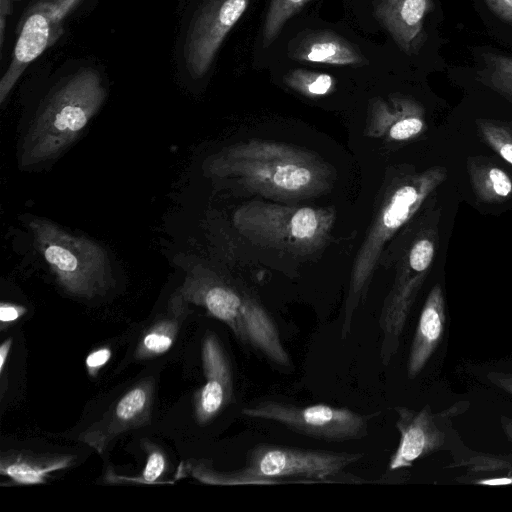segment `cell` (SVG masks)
<instances>
[{"label":"cell","instance_id":"3957f363","mask_svg":"<svg viewBox=\"0 0 512 512\" xmlns=\"http://www.w3.org/2000/svg\"><path fill=\"white\" fill-rule=\"evenodd\" d=\"M106 98L98 71L85 68L53 90L24 137L19 166L36 167L59 157L81 134Z\"/></svg>","mask_w":512,"mask_h":512},{"label":"cell","instance_id":"d6a6232c","mask_svg":"<svg viewBox=\"0 0 512 512\" xmlns=\"http://www.w3.org/2000/svg\"><path fill=\"white\" fill-rule=\"evenodd\" d=\"M11 345H12V339L9 338V339H6L5 341H3L0 346V373L1 374L3 373L5 362L8 358V355H9V352L11 349Z\"/></svg>","mask_w":512,"mask_h":512},{"label":"cell","instance_id":"e0dca14e","mask_svg":"<svg viewBox=\"0 0 512 512\" xmlns=\"http://www.w3.org/2000/svg\"><path fill=\"white\" fill-rule=\"evenodd\" d=\"M242 316L248 345L275 365L291 367L276 323L260 302L247 293H243Z\"/></svg>","mask_w":512,"mask_h":512},{"label":"cell","instance_id":"52a82bcc","mask_svg":"<svg viewBox=\"0 0 512 512\" xmlns=\"http://www.w3.org/2000/svg\"><path fill=\"white\" fill-rule=\"evenodd\" d=\"M241 414L251 419L271 421L322 441L346 442L367 437L369 423L381 411L364 414L324 403L296 405L268 398L242 408Z\"/></svg>","mask_w":512,"mask_h":512},{"label":"cell","instance_id":"cb8c5ba5","mask_svg":"<svg viewBox=\"0 0 512 512\" xmlns=\"http://www.w3.org/2000/svg\"><path fill=\"white\" fill-rule=\"evenodd\" d=\"M309 0H272L265 18L264 46H269L279 35L286 21Z\"/></svg>","mask_w":512,"mask_h":512},{"label":"cell","instance_id":"4fadbf2b","mask_svg":"<svg viewBox=\"0 0 512 512\" xmlns=\"http://www.w3.org/2000/svg\"><path fill=\"white\" fill-rule=\"evenodd\" d=\"M201 354L205 382L195 395L194 405L197 423L206 425L232 401L233 374L225 350L214 333L204 337Z\"/></svg>","mask_w":512,"mask_h":512},{"label":"cell","instance_id":"836d02e7","mask_svg":"<svg viewBox=\"0 0 512 512\" xmlns=\"http://www.w3.org/2000/svg\"><path fill=\"white\" fill-rule=\"evenodd\" d=\"M501 426L502 429L508 438V440L512 443V419L507 417L501 418Z\"/></svg>","mask_w":512,"mask_h":512},{"label":"cell","instance_id":"9a60e30c","mask_svg":"<svg viewBox=\"0 0 512 512\" xmlns=\"http://www.w3.org/2000/svg\"><path fill=\"white\" fill-rule=\"evenodd\" d=\"M446 324L445 300L439 284L430 290L422 307L407 359V376L416 378L440 344Z\"/></svg>","mask_w":512,"mask_h":512},{"label":"cell","instance_id":"f546056e","mask_svg":"<svg viewBox=\"0 0 512 512\" xmlns=\"http://www.w3.org/2000/svg\"><path fill=\"white\" fill-rule=\"evenodd\" d=\"M25 313L26 309L20 305L4 302L0 305V321L3 324L14 322Z\"/></svg>","mask_w":512,"mask_h":512},{"label":"cell","instance_id":"f1b7e54d","mask_svg":"<svg viewBox=\"0 0 512 512\" xmlns=\"http://www.w3.org/2000/svg\"><path fill=\"white\" fill-rule=\"evenodd\" d=\"M485 2L499 18L512 22V0H485Z\"/></svg>","mask_w":512,"mask_h":512},{"label":"cell","instance_id":"4316f807","mask_svg":"<svg viewBox=\"0 0 512 512\" xmlns=\"http://www.w3.org/2000/svg\"><path fill=\"white\" fill-rule=\"evenodd\" d=\"M165 469L166 459L164 454L158 449H150L142 474L130 481L154 484L163 475Z\"/></svg>","mask_w":512,"mask_h":512},{"label":"cell","instance_id":"ba28073f","mask_svg":"<svg viewBox=\"0 0 512 512\" xmlns=\"http://www.w3.org/2000/svg\"><path fill=\"white\" fill-rule=\"evenodd\" d=\"M435 251V238L423 235L413 242L401 261L378 319L382 334L379 357L383 366L390 364L399 349L410 310L429 273Z\"/></svg>","mask_w":512,"mask_h":512},{"label":"cell","instance_id":"83f0119b","mask_svg":"<svg viewBox=\"0 0 512 512\" xmlns=\"http://www.w3.org/2000/svg\"><path fill=\"white\" fill-rule=\"evenodd\" d=\"M111 354V350L106 347L92 351L85 359L88 373L92 376H95L98 371L109 361Z\"/></svg>","mask_w":512,"mask_h":512},{"label":"cell","instance_id":"4dcf8cb0","mask_svg":"<svg viewBox=\"0 0 512 512\" xmlns=\"http://www.w3.org/2000/svg\"><path fill=\"white\" fill-rule=\"evenodd\" d=\"M487 379L499 389L512 395V372L491 371Z\"/></svg>","mask_w":512,"mask_h":512},{"label":"cell","instance_id":"7402d4cb","mask_svg":"<svg viewBox=\"0 0 512 512\" xmlns=\"http://www.w3.org/2000/svg\"><path fill=\"white\" fill-rule=\"evenodd\" d=\"M284 82L291 89L307 97L327 95L335 86V79L331 75L305 69L289 71L284 77Z\"/></svg>","mask_w":512,"mask_h":512},{"label":"cell","instance_id":"2e32d148","mask_svg":"<svg viewBox=\"0 0 512 512\" xmlns=\"http://www.w3.org/2000/svg\"><path fill=\"white\" fill-rule=\"evenodd\" d=\"M432 7V0H382L375 14L399 47L412 54L423 41L424 20Z\"/></svg>","mask_w":512,"mask_h":512},{"label":"cell","instance_id":"9c48e42d","mask_svg":"<svg viewBox=\"0 0 512 512\" xmlns=\"http://www.w3.org/2000/svg\"><path fill=\"white\" fill-rule=\"evenodd\" d=\"M250 0H207L190 24L184 46L186 67L194 78L210 68L224 38L245 12Z\"/></svg>","mask_w":512,"mask_h":512},{"label":"cell","instance_id":"d4e9b609","mask_svg":"<svg viewBox=\"0 0 512 512\" xmlns=\"http://www.w3.org/2000/svg\"><path fill=\"white\" fill-rule=\"evenodd\" d=\"M426 127L424 109L413 99L407 110L389 127L391 140L404 141L421 134Z\"/></svg>","mask_w":512,"mask_h":512},{"label":"cell","instance_id":"7c38bea8","mask_svg":"<svg viewBox=\"0 0 512 512\" xmlns=\"http://www.w3.org/2000/svg\"><path fill=\"white\" fill-rule=\"evenodd\" d=\"M179 295L226 324L237 340L248 345L242 316L243 293L211 273L193 272L187 276Z\"/></svg>","mask_w":512,"mask_h":512},{"label":"cell","instance_id":"7a4b0ae2","mask_svg":"<svg viewBox=\"0 0 512 512\" xmlns=\"http://www.w3.org/2000/svg\"><path fill=\"white\" fill-rule=\"evenodd\" d=\"M365 456L361 452H335L261 443L246 455L245 467L228 473L204 463L188 464V472L210 485H275L284 483L348 482L365 480L344 470Z\"/></svg>","mask_w":512,"mask_h":512},{"label":"cell","instance_id":"ac0fdd59","mask_svg":"<svg viewBox=\"0 0 512 512\" xmlns=\"http://www.w3.org/2000/svg\"><path fill=\"white\" fill-rule=\"evenodd\" d=\"M290 57L330 65H363L364 58L349 42L329 32H313L296 40Z\"/></svg>","mask_w":512,"mask_h":512},{"label":"cell","instance_id":"5b68a950","mask_svg":"<svg viewBox=\"0 0 512 512\" xmlns=\"http://www.w3.org/2000/svg\"><path fill=\"white\" fill-rule=\"evenodd\" d=\"M335 221L332 208L251 201L233 215L237 231L249 241L284 252L306 255L327 241Z\"/></svg>","mask_w":512,"mask_h":512},{"label":"cell","instance_id":"d6986e66","mask_svg":"<svg viewBox=\"0 0 512 512\" xmlns=\"http://www.w3.org/2000/svg\"><path fill=\"white\" fill-rule=\"evenodd\" d=\"M73 456H28L9 454L2 456L0 473L17 484L34 485L46 482L50 473L71 465Z\"/></svg>","mask_w":512,"mask_h":512},{"label":"cell","instance_id":"8992f818","mask_svg":"<svg viewBox=\"0 0 512 512\" xmlns=\"http://www.w3.org/2000/svg\"><path fill=\"white\" fill-rule=\"evenodd\" d=\"M29 226L37 250L66 292L92 298L108 289L111 266L102 246L43 218H33Z\"/></svg>","mask_w":512,"mask_h":512},{"label":"cell","instance_id":"603a6c76","mask_svg":"<svg viewBox=\"0 0 512 512\" xmlns=\"http://www.w3.org/2000/svg\"><path fill=\"white\" fill-rule=\"evenodd\" d=\"M476 126L483 141L512 165V125L490 119H477Z\"/></svg>","mask_w":512,"mask_h":512},{"label":"cell","instance_id":"44dd1931","mask_svg":"<svg viewBox=\"0 0 512 512\" xmlns=\"http://www.w3.org/2000/svg\"><path fill=\"white\" fill-rule=\"evenodd\" d=\"M171 310L170 316L155 322L142 336L135 353L138 359L155 357L171 348L186 313V302L179 294L172 299Z\"/></svg>","mask_w":512,"mask_h":512},{"label":"cell","instance_id":"6da1fadb","mask_svg":"<svg viewBox=\"0 0 512 512\" xmlns=\"http://www.w3.org/2000/svg\"><path fill=\"white\" fill-rule=\"evenodd\" d=\"M210 173L236 178L246 189L277 200H299L330 188L332 169L311 150L287 143L248 140L212 156Z\"/></svg>","mask_w":512,"mask_h":512},{"label":"cell","instance_id":"1f68e13d","mask_svg":"<svg viewBox=\"0 0 512 512\" xmlns=\"http://www.w3.org/2000/svg\"><path fill=\"white\" fill-rule=\"evenodd\" d=\"M11 0H0V50L2 52L6 19L11 14Z\"/></svg>","mask_w":512,"mask_h":512},{"label":"cell","instance_id":"5bb4252c","mask_svg":"<svg viewBox=\"0 0 512 512\" xmlns=\"http://www.w3.org/2000/svg\"><path fill=\"white\" fill-rule=\"evenodd\" d=\"M153 384L143 381L127 391L103 417L88 428L81 441L98 453L117 435L144 425L150 416Z\"/></svg>","mask_w":512,"mask_h":512},{"label":"cell","instance_id":"ffe728a7","mask_svg":"<svg viewBox=\"0 0 512 512\" xmlns=\"http://www.w3.org/2000/svg\"><path fill=\"white\" fill-rule=\"evenodd\" d=\"M467 171L472 190L479 202L502 203L511 197L512 178L502 168L469 158Z\"/></svg>","mask_w":512,"mask_h":512},{"label":"cell","instance_id":"30bf717a","mask_svg":"<svg viewBox=\"0 0 512 512\" xmlns=\"http://www.w3.org/2000/svg\"><path fill=\"white\" fill-rule=\"evenodd\" d=\"M66 17L52 0L39 1L26 12L11 63L0 81L1 104L27 66L61 36Z\"/></svg>","mask_w":512,"mask_h":512},{"label":"cell","instance_id":"8fae6325","mask_svg":"<svg viewBox=\"0 0 512 512\" xmlns=\"http://www.w3.org/2000/svg\"><path fill=\"white\" fill-rule=\"evenodd\" d=\"M393 410L397 415L395 427L400 437L388 461L389 472L411 467L417 460L443 447L446 435L439 425L441 415L434 413L429 405L418 410L395 406Z\"/></svg>","mask_w":512,"mask_h":512},{"label":"cell","instance_id":"484cf974","mask_svg":"<svg viewBox=\"0 0 512 512\" xmlns=\"http://www.w3.org/2000/svg\"><path fill=\"white\" fill-rule=\"evenodd\" d=\"M488 84L512 101V56H485Z\"/></svg>","mask_w":512,"mask_h":512},{"label":"cell","instance_id":"277c9868","mask_svg":"<svg viewBox=\"0 0 512 512\" xmlns=\"http://www.w3.org/2000/svg\"><path fill=\"white\" fill-rule=\"evenodd\" d=\"M447 177L442 166L406 175L393 182L384 194L378 211L366 234L352 266L344 302L340 336L351 334L352 322L365 301L376 263L388 240L416 213L425 199Z\"/></svg>","mask_w":512,"mask_h":512}]
</instances>
